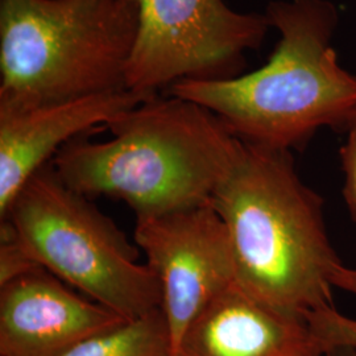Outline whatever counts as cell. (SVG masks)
Instances as JSON below:
<instances>
[{
	"mask_svg": "<svg viewBox=\"0 0 356 356\" xmlns=\"http://www.w3.org/2000/svg\"><path fill=\"white\" fill-rule=\"evenodd\" d=\"M11 238L38 267L126 319L161 307L160 285L114 222L44 166L1 218Z\"/></svg>",
	"mask_w": 356,
	"mask_h": 356,
	"instance_id": "5b68a950",
	"label": "cell"
},
{
	"mask_svg": "<svg viewBox=\"0 0 356 356\" xmlns=\"http://www.w3.org/2000/svg\"><path fill=\"white\" fill-rule=\"evenodd\" d=\"M124 319L33 268L0 285V355L63 356Z\"/></svg>",
	"mask_w": 356,
	"mask_h": 356,
	"instance_id": "ba28073f",
	"label": "cell"
},
{
	"mask_svg": "<svg viewBox=\"0 0 356 356\" xmlns=\"http://www.w3.org/2000/svg\"><path fill=\"white\" fill-rule=\"evenodd\" d=\"M38 267L11 238H1L0 245V285L7 284L28 270Z\"/></svg>",
	"mask_w": 356,
	"mask_h": 356,
	"instance_id": "5bb4252c",
	"label": "cell"
},
{
	"mask_svg": "<svg viewBox=\"0 0 356 356\" xmlns=\"http://www.w3.org/2000/svg\"><path fill=\"white\" fill-rule=\"evenodd\" d=\"M138 32L126 69V89L156 97L181 81L241 76L245 53L269 31L264 13L234 11L223 0H129Z\"/></svg>",
	"mask_w": 356,
	"mask_h": 356,
	"instance_id": "8992f818",
	"label": "cell"
},
{
	"mask_svg": "<svg viewBox=\"0 0 356 356\" xmlns=\"http://www.w3.org/2000/svg\"><path fill=\"white\" fill-rule=\"evenodd\" d=\"M323 356H356V348L338 347V348H332Z\"/></svg>",
	"mask_w": 356,
	"mask_h": 356,
	"instance_id": "9a60e30c",
	"label": "cell"
},
{
	"mask_svg": "<svg viewBox=\"0 0 356 356\" xmlns=\"http://www.w3.org/2000/svg\"><path fill=\"white\" fill-rule=\"evenodd\" d=\"M147 99L124 89L29 107H0V216L67 143L91 128L107 126Z\"/></svg>",
	"mask_w": 356,
	"mask_h": 356,
	"instance_id": "9c48e42d",
	"label": "cell"
},
{
	"mask_svg": "<svg viewBox=\"0 0 356 356\" xmlns=\"http://www.w3.org/2000/svg\"><path fill=\"white\" fill-rule=\"evenodd\" d=\"M346 134L347 139L339 151L344 173L343 197L350 216L356 222V119Z\"/></svg>",
	"mask_w": 356,
	"mask_h": 356,
	"instance_id": "4fadbf2b",
	"label": "cell"
},
{
	"mask_svg": "<svg viewBox=\"0 0 356 356\" xmlns=\"http://www.w3.org/2000/svg\"><path fill=\"white\" fill-rule=\"evenodd\" d=\"M306 322L321 355L338 347L356 348V319L346 317L335 306L312 313Z\"/></svg>",
	"mask_w": 356,
	"mask_h": 356,
	"instance_id": "7c38bea8",
	"label": "cell"
},
{
	"mask_svg": "<svg viewBox=\"0 0 356 356\" xmlns=\"http://www.w3.org/2000/svg\"><path fill=\"white\" fill-rule=\"evenodd\" d=\"M63 356H173L161 309L124 319L70 348Z\"/></svg>",
	"mask_w": 356,
	"mask_h": 356,
	"instance_id": "8fae6325",
	"label": "cell"
},
{
	"mask_svg": "<svg viewBox=\"0 0 356 356\" xmlns=\"http://www.w3.org/2000/svg\"><path fill=\"white\" fill-rule=\"evenodd\" d=\"M293 356H301V355H293Z\"/></svg>",
	"mask_w": 356,
	"mask_h": 356,
	"instance_id": "2e32d148",
	"label": "cell"
},
{
	"mask_svg": "<svg viewBox=\"0 0 356 356\" xmlns=\"http://www.w3.org/2000/svg\"><path fill=\"white\" fill-rule=\"evenodd\" d=\"M135 243L159 281L175 356L191 322L236 282L227 229L209 204L136 219Z\"/></svg>",
	"mask_w": 356,
	"mask_h": 356,
	"instance_id": "52a82bcc",
	"label": "cell"
},
{
	"mask_svg": "<svg viewBox=\"0 0 356 356\" xmlns=\"http://www.w3.org/2000/svg\"><path fill=\"white\" fill-rule=\"evenodd\" d=\"M211 204L229 234L236 282L264 304L297 318L334 306L335 288L351 293L325 223L323 202L300 178L292 152L243 143Z\"/></svg>",
	"mask_w": 356,
	"mask_h": 356,
	"instance_id": "6da1fadb",
	"label": "cell"
},
{
	"mask_svg": "<svg viewBox=\"0 0 356 356\" xmlns=\"http://www.w3.org/2000/svg\"><path fill=\"white\" fill-rule=\"evenodd\" d=\"M136 32L129 0H0V107L126 89Z\"/></svg>",
	"mask_w": 356,
	"mask_h": 356,
	"instance_id": "277c9868",
	"label": "cell"
},
{
	"mask_svg": "<svg viewBox=\"0 0 356 356\" xmlns=\"http://www.w3.org/2000/svg\"><path fill=\"white\" fill-rule=\"evenodd\" d=\"M264 15L279 41L260 69L220 81H181L169 94L198 103L239 140L292 152L321 128L356 119V76L331 45L339 13L330 0H273Z\"/></svg>",
	"mask_w": 356,
	"mask_h": 356,
	"instance_id": "7a4b0ae2",
	"label": "cell"
},
{
	"mask_svg": "<svg viewBox=\"0 0 356 356\" xmlns=\"http://www.w3.org/2000/svg\"><path fill=\"white\" fill-rule=\"evenodd\" d=\"M293 355L322 356L305 319L276 310L234 282L191 322L175 356Z\"/></svg>",
	"mask_w": 356,
	"mask_h": 356,
	"instance_id": "30bf717a",
	"label": "cell"
},
{
	"mask_svg": "<svg viewBox=\"0 0 356 356\" xmlns=\"http://www.w3.org/2000/svg\"><path fill=\"white\" fill-rule=\"evenodd\" d=\"M106 127L110 140L76 138L51 166L73 191L123 201L136 219L211 204L243 149L216 115L170 94L141 102Z\"/></svg>",
	"mask_w": 356,
	"mask_h": 356,
	"instance_id": "3957f363",
	"label": "cell"
}]
</instances>
